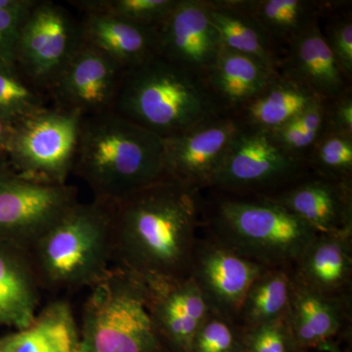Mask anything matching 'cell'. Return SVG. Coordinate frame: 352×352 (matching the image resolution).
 <instances>
[{"label":"cell","mask_w":352,"mask_h":352,"mask_svg":"<svg viewBox=\"0 0 352 352\" xmlns=\"http://www.w3.org/2000/svg\"><path fill=\"white\" fill-rule=\"evenodd\" d=\"M199 192L166 176L109 205L116 266L144 282L189 276Z\"/></svg>","instance_id":"6da1fadb"},{"label":"cell","mask_w":352,"mask_h":352,"mask_svg":"<svg viewBox=\"0 0 352 352\" xmlns=\"http://www.w3.org/2000/svg\"><path fill=\"white\" fill-rule=\"evenodd\" d=\"M73 171L112 205L166 177L164 139L113 111L87 116Z\"/></svg>","instance_id":"7a4b0ae2"},{"label":"cell","mask_w":352,"mask_h":352,"mask_svg":"<svg viewBox=\"0 0 352 352\" xmlns=\"http://www.w3.org/2000/svg\"><path fill=\"white\" fill-rule=\"evenodd\" d=\"M112 111L163 139L226 115L205 76L157 54L124 71Z\"/></svg>","instance_id":"3957f363"},{"label":"cell","mask_w":352,"mask_h":352,"mask_svg":"<svg viewBox=\"0 0 352 352\" xmlns=\"http://www.w3.org/2000/svg\"><path fill=\"white\" fill-rule=\"evenodd\" d=\"M28 252L41 287L91 288L112 267L110 206L78 201Z\"/></svg>","instance_id":"277c9868"},{"label":"cell","mask_w":352,"mask_h":352,"mask_svg":"<svg viewBox=\"0 0 352 352\" xmlns=\"http://www.w3.org/2000/svg\"><path fill=\"white\" fill-rule=\"evenodd\" d=\"M208 226L212 239L267 268L293 270L318 234L265 196L220 199Z\"/></svg>","instance_id":"5b68a950"},{"label":"cell","mask_w":352,"mask_h":352,"mask_svg":"<svg viewBox=\"0 0 352 352\" xmlns=\"http://www.w3.org/2000/svg\"><path fill=\"white\" fill-rule=\"evenodd\" d=\"M90 289L80 352H164L142 280L115 265Z\"/></svg>","instance_id":"8992f818"},{"label":"cell","mask_w":352,"mask_h":352,"mask_svg":"<svg viewBox=\"0 0 352 352\" xmlns=\"http://www.w3.org/2000/svg\"><path fill=\"white\" fill-rule=\"evenodd\" d=\"M83 116L44 107L12 126L3 160L16 175L45 184H66L73 173Z\"/></svg>","instance_id":"52a82bcc"},{"label":"cell","mask_w":352,"mask_h":352,"mask_svg":"<svg viewBox=\"0 0 352 352\" xmlns=\"http://www.w3.org/2000/svg\"><path fill=\"white\" fill-rule=\"evenodd\" d=\"M307 166L305 159L286 151L271 132L242 124L212 186L238 195L272 191L271 195L302 178Z\"/></svg>","instance_id":"ba28073f"},{"label":"cell","mask_w":352,"mask_h":352,"mask_svg":"<svg viewBox=\"0 0 352 352\" xmlns=\"http://www.w3.org/2000/svg\"><path fill=\"white\" fill-rule=\"evenodd\" d=\"M82 43L80 23L69 11L38 0L21 28L16 66L39 91H48Z\"/></svg>","instance_id":"9c48e42d"},{"label":"cell","mask_w":352,"mask_h":352,"mask_svg":"<svg viewBox=\"0 0 352 352\" xmlns=\"http://www.w3.org/2000/svg\"><path fill=\"white\" fill-rule=\"evenodd\" d=\"M76 203L75 187L25 179L0 157V241L29 251Z\"/></svg>","instance_id":"30bf717a"},{"label":"cell","mask_w":352,"mask_h":352,"mask_svg":"<svg viewBox=\"0 0 352 352\" xmlns=\"http://www.w3.org/2000/svg\"><path fill=\"white\" fill-rule=\"evenodd\" d=\"M266 270L208 237L197 240L189 275L210 310L237 324L250 287Z\"/></svg>","instance_id":"8fae6325"},{"label":"cell","mask_w":352,"mask_h":352,"mask_svg":"<svg viewBox=\"0 0 352 352\" xmlns=\"http://www.w3.org/2000/svg\"><path fill=\"white\" fill-rule=\"evenodd\" d=\"M241 127L235 115L226 113L164 139L166 177L199 190L212 186Z\"/></svg>","instance_id":"7c38bea8"},{"label":"cell","mask_w":352,"mask_h":352,"mask_svg":"<svg viewBox=\"0 0 352 352\" xmlns=\"http://www.w3.org/2000/svg\"><path fill=\"white\" fill-rule=\"evenodd\" d=\"M124 71L83 41L47 92L56 107L78 111L83 117L108 112L112 111Z\"/></svg>","instance_id":"4fadbf2b"},{"label":"cell","mask_w":352,"mask_h":352,"mask_svg":"<svg viewBox=\"0 0 352 352\" xmlns=\"http://www.w3.org/2000/svg\"><path fill=\"white\" fill-rule=\"evenodd\" d=\"M221 47L207 0H178L157 28V54L204 76Z\"/></svg>","instance_id":"5bb4252c"},{"label":"cell","mask_w":352,"mask_h":352,"mask_svg":"<svg viewBox=\"0 0 352 352\" xmlns=\"http://www.w3.org/2000/svg\"><path fill=\"white\" fill-rule=\"evenodd\" d=\"M320 234H352L351 180L315 175L265 196Z\"/></svg>","instance_id":"9a60e30c"},{"label":"cell","mask_w":352,"mask_h":352,"mask_svg":"<svg viewBox=\"0 0 352 352\" xmlns=\"http://www.w3.org/2000/svg\"><path fill=\"white\" fill-rule=\"evenodd\" d=\"M278 74L307 88L324 101L349 92L351 83L324 38L320 19L286 45Z\"/></svg>","instance_id":"2e32d148"},{"label":"cell","mask_w":352,"mask_h":352,"mask_svg":"<svg viewBox=\"0 0 352 352\" xmlns=\"http://www.w3.org/2000/svg\"><path fill=\"white\" fill-rule=\"evenodd\" d=\"M144 283L162 339L177 352H190L197 332L212 312L195 282L189 275Z\"/></svg>","instance_id":"e0dca14e"},{"label":"cell","mask_w":352,"mask_h":352,"mask_svg":"<svg viewBox=\"0 0 352 352\" xmlns=\"http://www.w3.org/2000/svg\"><path fill=\"white\" fill-rule=\"evenodd\" d=\"M349 300L325 295L293 276L284 320L296 349L322 347L349 319Z\"/></svg>","instance_id":"ac0fdd59"},{"label":"cell","mask_w":352,"mask_h":352,"mask_svg":"<svg viewBox=\"0 0 352 352\" xmlns=\"http://www.w3.org/2000/svg\"><path fill=\"white\" fill-rule=\"evenodd\" d=\"M82 41L126 71L157 54V28L145 27L102 12H83Z\"/></svg>","instance_id":"d6986e66"},{"label":"cell","mask_w":352,"mask_h":352,"mask_svg":"<svg viewBox=\"0 0 352 352\" xmlns=\"http://www.w3.org/2000/svg\"><path fill=\"white\" fill-rule=\"evenodd\" d=\"M351 273L352 234H317L293 268L300 283L347 300Z\"/></svg>","instance_id":"ffe728a7"},{"label":"cell","mask_w":352,"mask_h":352,"mask_svg":"<svg viewBox=\"0 0 352 352\" xmlns=\"http://www.w3.org/2000/svg\"><path fill=\"white\" fill-rule=\"evenodd\" d=\"M41 288L29 252L0 241V327L31 325L38 314Z\"/></svg>","instance_id":"44dd1931"},{"label":"cell","mask_w":352,"mask_h":352,"mask_svg":"<svg viewBox=\"0 0 352 352\" xmlns=\"http://www.w3.org/2000/svg\"><path fill=\"white\" fill-rule=\"evenodd\" d=\"M277 75L258 60L222 46L205 78L224 112L236 115Z\"/></svg>","instance_id":"7402d4cb"},{"label":"cell","mask_w":352,"mask_h":352,"mask_svg":"<svg viewBox=\"0 0 352 352\" xmlns=\"http://www.w3.org/2000/svg\"><path fill=\"white\" fill-rule=\"evenodd\" d=\"M0 352H80L71 305L65 300L46 305L31 325L0 337Z\"/></svg>","instance_id":"603a6c76"},{"label":"cell","mask_w":352,"mask_h":352,"mask_svg":"<svg viewBox=\"0 0 352 352\" xmlns=\"http://www.w3.org/2000/svg\"><path fill=\"white\" fill-rule=\"evenodd\" d=\"M210 16L223 47L258 60L278 72L280 56L277 45L245 10L242 0L210 1Z\"/></svg>","instance_id":"cb8c5ba5"},{"label":"cell","mask_w":352,"mask_h":352,"mask_svg":"<svg viewBox=\"0 0 352 352\" xmlns=\"http://www.w3.org/2000/svg\"><path fill=\"white\" fill-rule=\"evenodd\" d=\"M307 88L278 75L236 117L244 126L273 132L288 124L316 101Z\"/></svg>","instance_id":"d4e9b609"},{"label":"cell","mask_w":352,"mask_h":352,"mask_svg":"<svg viewBox=\"0 0 352 352\" xmlns=\"http://www.w3.org/2000/svg\"><path fill=\"white\" fill-rule=\"evenodd\" d=\"M243 6L274 41L287 45L331 4L311 0H242Z\"/></svg>","instance_id":"484cf974"},{"label":"cell","mask_w":352,"mask_h":352,"mask_svg":"<svg viewBox=\"0 0 352 352\" xmlns=\"http://www.w3.org/2000/svg\"><path fill=\"white\" fill-rule=\"evenodd\" d=\"M293 270L267 268L250 287L237 325L247 330L284 319L288 309Z\"/></svg>","instance_id":"4316f807"},{"label":"cell","mask_w":352,"mask_h":352,"mask_svg":"<svg viewBox=\"0 0 352 352\" xmlns=\"http://www.w3.org/2000/svg\"><path fill=\"white\" fill-rule=\"evenodd\" d=\"M45 107L43 92L16 66L0 64V117L11 126Z\"/></svg>","instance_id":"83f0119b"},{"label":"cell","mask_w":352,"mask_h":352,"mask_svg":"<svg viewBox=\"0 0 352 352\" xmlns=\"http://www.w3.org/2000/svg\"><path fill=\"white\" fill-rule=\"evenodd\" d=\"M315 175L332 180H351L352 135L324 131L305 157Z\"/></svg>","instance_id":"f1b7e54d"},{"label":"cell","mask_w":352,"mask_h":352,"mask_svg":"<svg viewBox=\"0 0 352 352\" xmlns=\"http://www.w3.org/2000/svg\"><path fill=\"white\" fill-rule=\"evenodd\" d=\"M178 0H80L73 6L83 12H102L145 27L157 28Z\"/></svg>","instance_id":"f546056e"},{"label":"cell","mask_w":352,"mask_h":352,"mask_svg":"<svg viewBox=\"0 0 352 352\" xmlns=\"http://www.w3.org/2000/svg\"><path fill=\"white\" fill-rule=\"evenodd\" d=\"M190 352H244L242 329L212 311L197 332Z\"/></svg>","instance_id":"4dcf8cb0"},{"label":"cell","mask_w":352,"mask_h":352,"mask_svg":"<svg viewBox=\"0 0 352 352\" xmlns=\"http://www.w3.org/2000/svg\"><path fill=\"white\" fill-rule=\"evenodd\" d=\"M242 331L244 352H292L296 349L284 319Z\"/></svg>","instance_id":"1f68e13d"},{"label":"cell","mask_w":352,"mask_h":352,"mask_svg":"<svg viewBox=\"0 0 352 352\" xmlns=\"http://www.w3.org/2000/svg\"><path fill=\"white\" fill-rule=\"evenodd\" d=\"M324 38L340 68L351 82L352 78V18L351 13L332 18L326 29H322Z\"/></svg>","instance_id":"d6a6232c"},{"label":"cell","mask_w":352,"mask_h":352,"mask_svg":"<svg viewBox=\"0 0 352 352\" xmlns=\"http://www.w3.org/2000/svg\"><path fill=\"white\" fill-rule=\"evenodd\" d=\"M31 11L9 12L0 10V64L16 66V46L21 28Z\"/></svg>","instance_id":"836d02e7"},{"label":"cell","mask_w":352,"mask_h":352,"mask_svg":"<svg viewBox=\"0 0 352 352\" xmlns=\"http://www.w3.org/2000/svg\"><path fill=\"white\" fill-rule=\"evenodd\" d=\"M325 131L352 135V95L346 94L328 102Z\"/></svg>","instance_id":"e575fe53"},{"label":"cell","mask_w":352,"mask_h":352,"mask_svg":"<svg viewBox=\"0 0 352 352\" xmlns=\"http://www.w3.org/2000/svg\"><path fill=\"white\" fill-rule=\"evenodd\" d=\"M12 126L0 117V157H4L10 141Z\"/></svg>","instance_id":"d590c367"},{"label":"cell","mask_w":352,"mask_h":352,"mask_svg":"<svg viewBox=\"0 0 352 352\" xmlns=\"http://www.w3.org/2000/svg\"><path fill=\"white\" fill-rule=\"evenodd\" d=\"M321 349H326V351L331 352H340L339 349H336V347L331 344H325V346H322Z\"/></svg>","instance_id":"8d00e7d4"}]
</instances>
